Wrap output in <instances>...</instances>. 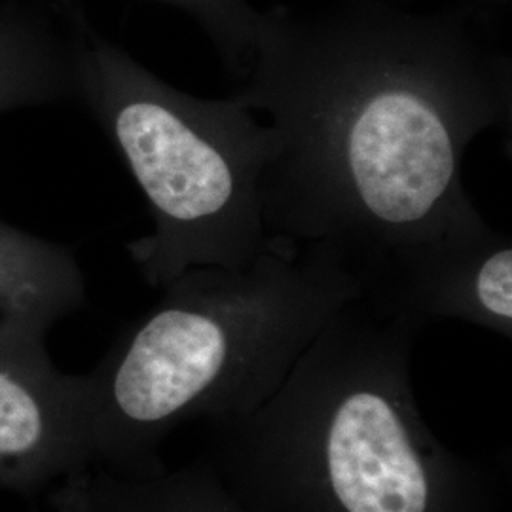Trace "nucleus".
<instances>
[{"instance_id": "nucleus-8", "label": "nucleus", "mask_w": 512, "mask_h": 512, "mask_svg": "<svg viewBox=\"0 0 512 512\" xmlns=\"http://www.w3.org/2000/svg\"><path fill=\"white\" fill-rule=\"evenodd\" d=\"M74 99V61L0 35V116Z\"/></svg>"}, {"instance_id": "nucleus-2", "label": "nucleus", "mask_w": 512, "mask_h": 512, "mask_svg": "<svg viewBox=\"0 0 512 512\" xmlns=\"http://www.w3.org/2000/svg\"><path fill=\"white\" fill-rule=\"evenodd\" d=\"M418 332L349 300L266 403L207 421L198 461L245 512H499L494 478L421 416Z\"/></svg>"}, {"instance_id": "nucleus-5", "label": "nucleus", "mask_w": 512, "mask_h": 512, "mask_svg": "<svg viewBox=\"0 0 512 512\" xmlns=\"http://www.w3.org/2000/svg\"><path fill=\"white\" fill-rule=\"evenodd\" d=\"M90 465L86 374L57 370L46 344L0 340V490L31 494Z\"/></svg>"}, {"instance_id": "nucleus-6", "label": "nucleus", "mask_w": 512, "mask_h": 512, "mask_svg": "<svg viewBox=\"0 0 512 512\" xmlns=\"http://www.w3.org/2000/svg\"><path fill=\"white\" fill-rule=\"evenodd\" d=\"M359 298L416 330L454 319L511 340V238L488 226L444 241Z\"/></svg>"}, {"instance_id": "nucleus-1", "label": "nucleus", "mask_w": 512, "mask_h": 512, "mask_svg": "<svg viewBox=\"0 0 512 512\" xmlns=\"http://www.w3.org/2000/svg\"><path fill=\"white\" fill-rule=\"evenodd\" d=\"M239 99L270 133L272 238L317 245L372 293L482 219L463 186L467 148L511 118L503 69L418 48H274Z\"/></svg>"}, {"instance_id": "nucleus-7", "label": "nucleus", "mask_w": 512, "mask_h": 512, "mask_svg": "<svg viewBox=\"0 0 512 512\" xmlns=\"http://www.w3.org/2000/svg\"><path fill=\"white\" fill-rule=\"evenodd\" d=\"M84 304L86 279L73 251L0 220V340L46 344Z\"/></svg>"}, {"instance_id": "nucleus-3", "label": "nucleus", "mask_w": 512, "mask_h": 512, "mask_svg": "<svg viewBox=\"0 0 512 512\" xmlns=\"http://www.w3.org/2000/svg\"><path fill=\"white\" fill-rule=\"evenodd\" d=\"M86 374L92 465L128 478L165 471L184 423L266 403L325 323L361 294L327 249L275 238L241 270L194 268Z\"/></svg>"}, {"instance_id": "nucleus-4", "label": "nucleus", "mask_w": 512, "mask_h": 512, "mask_svg": "<svg viewBox=\"0 0 512 512\" xmlns=\"http://www.w3.org/2000/svg\"><path fill=\"white\" fill-rule=\"evenodd\" d=\"M74 99L147 198L152 232L128 249L150 287L162 291L194 268L241 270L270 249L272 141L238 95L194 97L101 50L74 59Z\"/></svg>"}]
</instances>
